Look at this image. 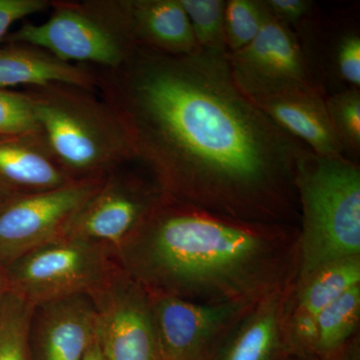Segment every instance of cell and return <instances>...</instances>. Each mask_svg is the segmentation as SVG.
Listing matches in <instances>:
<instances>
[{
  "mask_svg": "<svg viewBox=\"0 0 360 360\" xmlns=\"http://www.w3.org/2000/svg\"><path fill=\"white\" fill-rule=\"evenodd\" d=\"M94 70L96 92L161 193L252 224L295 214L296 165L307 148L239 89L227 53L135 44L118 68Z\"/></svg>",
  "mask_w": 360,
  "mask_h": 360,
  "instance_id": "cell-1",
  "label": "cell"
},
{
  "mask_svg": "<svg viewBox=\"0 0 360 360\" xmlns=\"http://www.w3.org/2000/svg\"><path fill=\"white\" fill-rule=\"evenodd\" d=\"M278 234L274 224L231 219L162 193L113 258L149 292L239 302L265 274Z\"/></svg>",
  "mask_w": 360,
  "mask_h": 360,
  "instance_id": "cell-2",
  "label": "cell"
},
{
  "mask_svg": "<svg viewBox=\"0 0 360 360\" xmlns=\"http://www.w3.org/2000/svg\"><path fill=\"white\" fill-rule=\"evenodd\" d=\"M23 91L54 160L71 179H103L134 160L120 118L96 91L63 84Z\"/></svg>",
  "mask_w": 360,
  "mask_h": 360,
  "instance_id": "cell-3",
  "label": "cell"
},
{
  "mask_svg": "<svg viewBox=\"0 0 360 360\" xmlns=\"http://www.w3.org/2000/svg\"><path fill=\"white\" fill-rule=\"evenodd\" d=\"M295 186L302 210L303 281L340 260L359 257L360 169L354 161L315 155L296 165Z\"/></svg>",
  "mask_w": 360,
  "mask_h": 360,
  "instance_id": "cell-4",
  "label": "cell"
},
{
  "mask_svg": "<svg viewBox=\"0 0 360 360\" xmlns=\"http://www.w3.org/2000/svg\"><path fill=\"white\" fill-rule=\"evenodd\" d=\"M49 20L25 22L4 44H22L51 52L65 63L111 70L134 47L123 0L52 1Z\"/></svg>",
  "mask_w": 360,
  "mask_h": 360,
  "instance_id": "cell-5",
  "label": "cell"
},
{
  "mask_svg": "<svg viewBox=\"0 0 360 360\" xmlns=\"http://www.w3.org/2000/svg\"><path fill=\"white\" fill-rule=\"evenodd\" d=\"M116 262L105 246L84 239L58 238L37 246L4 267L9 290L34 305L89 295Z\"/></svg>",
  "mask_w": 360,
  "mask_h": 360,
  "instance_id": "cell-6",
  "label": "cell"
},
{
  "mask_svg": "<svg viewBox=\"0 0 360 360\" xmlns=\"http://www.w3.org/2000/svg\"><path fill=\"white\" fill-rule=\"evenodd\" d=\"M96 341L108 360H158L150 293L117 264L89 295Z\"/></svg>",
  "mask_w": 360,
  "mask_h": 360,
  "instance_id": "cell-7",
  "label": "cell"
},
{
  "mask_svg": "<svg viewBox=\"0 0 360 360\" xmlns=\"http://www.w3.org/2000/svg\"><path fill=\"white\" fill-rule=\"evenodd\" d=\"M106 177V176H105ZM75 180L42 193L0 198V265L60 238L104 179Z\"/></svg>",
  "mask_w": 360,
  "mask_h": 360,
  "instance_id": "cell-8",
  "label": "cell"
},
{
  "mask_svg": "<svg viewBox=\"0 0 360 360\" xmlns=\"http://www.w3.org/2000/svg\"><path fill=\"white\" fill-rule=\"evenodd\" d=\"M161 194L155 182L118 168L78 208L60 238L98 243L113 255L143 224Z\"/></svg>",
  "mask_w": 360,
  "mask_h": 360,
  "instance_id": "cell-9",
  "label": "cell"
},
{
  "mask_svg": "<svg viewBox=\"0 0 360 360\" xmlns=\"http://www.w3.org/2000/svg\"><path fill=\"white\" fill-rule=\"evenodd\" d=\"M149 293L158 360H210L245 307L239 302L203 304L179 296Z\"/></svg>",
  "mask_w": 360,
  "mask_h": 360,
  "instance_id": "cell-10",
  "label": "cell"
},
{
  "mask_svg": "<svg viewBox=\"0 0 360 360\" xmlns=\"http://www.w3.org/2000/svg\"><path fill=\"white\" fill-rule=\"evenodd\" d=\"M227 60L234 82L250 98L300 85L319 89L297 33L267 11L257 37L243 49L229 52Z\"/></svg>",
  "mask_w": 360,
  "mask_h": 360,
  "instance_id": "cell-11",
  "label": "cell"
},
{
  "mask_svg": "<svg viewBox=\"0 0 360 360\" xmlns=\"http://www.w3.org/2000/svg\"><path fill=\"white\" fill-rule=\"evenodd\" d=\"M96 340V310L89 295L33 307L28 330L30 360H84Z\"/></svg>",
  "mask_w": 360,
  "mask_h": 360,
  "instance_id": "cell-12",
  "label": "cell"
},
{
  "mask_svg": "<svg viewBox=\"0 0 360 360\" xmlns=\"http://www.w3.org/2000/svg\"><path fill=\"white\" fill-rule=\"evenodd\" d=\"M326 98L316 87L300 85L250 99L315 155L342 158L345 153L329 117Z\"/></svg>",
  "mask_w": 360,
  "mask_h": 360,
  "instance_id": "cell-13",
  "label": "cell"
},
{
  "mask_svg": "<svg viewBox=\"0 0 360 360\" xmlns=\"http://www.w3.org/2000/svg\"><path fill=\"white\" fill-rule=\"evenodd\" d=\"M72 181L40 132L0 135V198L42 193Z\"/></svg>",
  "mask_w": 360,
  "mask_h": 360,
  "instance_id": "cell-14",
  "label": "cell"
},
{
  "mask_svg": "<svg viewBox=\"0 0 360 360\" xmlns=\"http://www.w3.org/2000/svg\"><path fill=\"white\" fill-rule=\"evenodd\" d=\"M360 283L359 257L323 267L305 281L300 302L285 338L290 355L314 354L315 322L319 314Z\"/></svg>",
  "mask_w": 360,
  "mask_h": 360,
  "instance_id": "cell-15",
  "label": "cell"
},
{
  "mask_svg": "<svg viewBox=\"0 0 360 360\" xmlns=\"http://www.w3.org/2000/svg\"><path fill=\"white\" fill-rule=\"evenodd\" d=\"M135 44L170 54L201 51L180 0H123Z\"/></svg>",
  "mask_w": 360,
  "mask_h": 360,
  "instance_id": "cell-16",
  "label": "cell"
},
{
  "mask_svg": "<svg viewBox=\"0 0 360 360\" xmlns=\"http://www.w3.org/2000/svg\"><path fill=\"white\" fill-rule=\"evenodd\" d=\"M53 84L96 91V71L89 65L65 63L32 45L9 44L0 47V89Z\"/></svg>",
  "mask_w": 360,
  "mask_h": 360,
  "instance_id": "cell-17",
  "label": "cell"
},
{
  "mask_svg": "<svg viewBox=\"0 0 360 360\" xmlns=\"http://www.w3.org/2000/svg\"><path fill=\"white\" fill-rule=\"evenodd\" d=\"M224 341L210 360H288L278 300H267Z\"/></svg>",
  "mask_w": 360,
  "mask_h": 360,
  "instance_id": "cell-18",
  "label": "cell"
},
{
  "mask_svg": "<svg viewBox=\"0 0 360 360\" xmlns=\"http://www.w3.org/2000/svg\"><path fill=\"white\" fill-rule=\"evenodd\" d=\"M317 32H321L315 25ZM328 39L319 40L321 56L309 63L314 84L326 94L329 82L335 84L333 94L343 89H360V34L359 25L348 23L329 25ZM322 37V35H321ZM309 54L305 58L314 56ZM330 96V94H329Z\"/></svg>",
  "mask_w": 360,
  "mask_h": 360,
  "instance_id": "cell-19",
  "label": "cell"
},
{
  "mask_svg": "<svg viewBox=\"0 0 360 360\" xmlns=\"http://www.w3.org/2000/svg\"><path fill=\"white\" fill-rule=\"evenodd\" d=\"M359 312V285L347 291L322 310L315 322L314 354H333L347 345L356 328Z\"/></svg>",
  "mask_w": 360,
  "mask_h": 360,
  "instance_id": "cell-20",
  "label": "cell"
},
{
  "mask_svg": "<svg viewBox=\"0 0 360 360\" xmlns=\"http://www.w3.org/2000/svg\"><path fill=\"white\" fill-rule=\"evenodd\" d=\"M33 305L8 290L0 302V360H30L28 330Z\"/></svg>",
  "mask_w": 360,
  "mask_h": 360,
  "instance_id": "cell-21",
  "label": "cell"
},
{
  "mask_svg": "<svg viewBox=\"0 0 360 360\" xmlns=\"http://www.w3.org/2000/svg\"><path fill=\"white\" fill-rule=\"evenodd\" d=\"M326 108L336 136L348 160L360 155V89H347L326 96Z\"/></svg>",
  "mask_w": 360,
  "mask_h": 360,
  "instance_id": "cell-22",
  "label": "cell"
},
{
  "mask_svg": "<svg viewBox=\"0 0 360 360\" xmlns=\"http://www.w3.org/2000/svg\"><path fill=\"white\" fill-rule=\"evenodd\" d=\"M200 49L229 53L224 32V0H180Z\"/></svg>",
  "mask_w": 360,
  "mask_h": 360,
  "instance_id": "cell-23",
  "label": "cell"
},
{
  "mask_svg": "<svg viewBox=\"0 0 360 360\" xmlns=\"http://www.w3.org/2000/svg\"><path fill=\"white\" fill-rule=\"evenodd\" d=\"M265 16L262 0H227L224 11L227 51H238L250 44L262 30Z\"/></svg>",
  "mask_w": 360,
  "mask_h": 360,
  "instance_id": "cell-24",
  "label": "cell"
},
{
  "mask_svg": "<svg viewBox=\"0 0 360 360\" xmlns=\"http://www.w3.org/2000/svg\"><path fill=\"white\" fill-rule=\"evenodd\" d=\"M34 132H39V125L27 94L0 89V135Z\"/></svg>",
  "mask_w": 360,
  "mask_h": 360,
  "instance_id": "cell-25",
  "label": "cell"
},
{
  "mask_svg": "<svg viewBox=\"0 0 360 360\" xmlns=\"http://www.w3.org/2000/svg\"><path fill=\"white\" fill-rule=\"evenodd\" d=\"M266 11L276 20L288 26L293 32L302 27L314 13V2L309 0H262Z\"/></svg>",
  "mask_w": 360,
  "mask_h": 360,
  "instance_id": "cell-26",
  "label": "cell"
},
{
  "mask_svg": "<svg viewBox=\"0 0 360 360\" xmlns=\"http://www.w3.org/2000/svg\"><path fill=\"white\" fill-rule=\"evenodd\" d=\"M51 4L49 0H0V44H4L13 23L47 11Z\"/></svg>",
  "mask_w": 360,
  "mask_h": 360,
  "instance_id": "cell-27",
  "label": "cell"
},
{
  "mask_svg": "<svg viewBox=\"0 0 360 360\" xmlns=\"http://www.w3.org/2000/svg\"><path fill=\"white\" fill-rule=\"evenodd\" d=\"M288 360H359L356 349L348 345L329 354L290 355Z\"/></svg>",
  "mask_w": 360,
  "mask_h": 360,
  "instance_id": "cell-28",
  "label": "cell"
},
{
  "mask_svg": "<svg viewBox=\"0 0 360 360\" xmlns=\"http://www.w3.org/2000/svg\"><path fill=\"white\" fill-rule=\"evenodd\" d=\"M84 360H108L104 356L103 352H101V348L97 345L96 341L90 345L89 349H87L86 354L84 355Z\"/></svg>",
  "mask_w": 360,
  "mask_h": 360,
  "instance_id": "cell-29",
  "label": "cell"
},
{
  "mask_svg": "<svg viewBox=\"0 0 360 360\" xmlns=\"http://www.w3.org/2000/svg\"><path fill=\"white\" fill-rule=\"evenodd\" d=\"M8 290L9 286L7 283L6 271H4V267L0 265V302Z\"/></svg>",
  "mask_w": 360,
  "mask_h": 360,
  "instance_id": "cell-30",
  "label": "cell"
}]
</instances>
